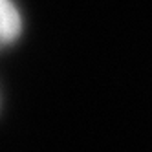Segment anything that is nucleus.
Here are the masks:
<instances>
[{
	"mask_svg": "<svg viewBox=\"0 0 152 152\" xmlns=\"http://www.w3.org/2000/svg\"><path fill=\"white\" fill-rule=\"evenodd\" d=\"M22 33V15L13 0H0V48H6Z\"/></svg>",
	"mask_w": 152,
	"mask_h": 152,
	"instance_id": "f257e3e1",
	"label": "nucleus"
}]
</instances>
